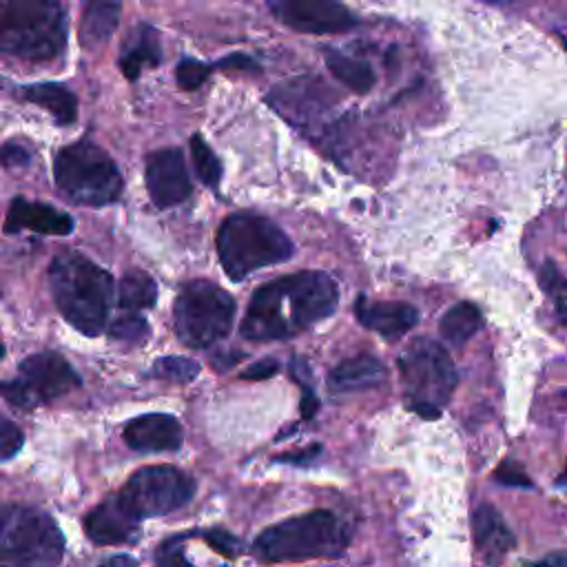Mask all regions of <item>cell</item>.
Returning <instances> with one entry per match:
<instances>
[{"label": "cell", "instance_id": "obj_1", "mask_svg": "<svg viewBox=\"0 0 567 567\" xmlns=\"http://www.w3.org/2000/svg\"><path fill=\"white\" fill-rule=\"evenodd\" d=\"M339 303L337 281L321 270H301L259 286L239 332L248 341L288 339L330 317Z\"/></svg>", "mask_w": 567, "mask_h": 567}, {"label": "cell", "instance_id": "obj_2", "mask_svg": "<svg viewBox=\"0 0 567 567\" xmlns=\"http://www.w3.org/2000/svg\"><path fill=\"white\" fill-rule=\"evenodd\" d=\"M49 286L60 315L86 337L106 328L113 303V277L80 252H62L49 266Z\"/></svg>", "mask_w": 567, "mask_h": 567}, {"label": "cell", "instance_id": "obj_3", "mask_svg": "<svg viewBox=\"0 0 567 567\" xmlns=\"http://www.w3.org/2000/svg\"><path fill=\"white\" fill-rule=\"evenodd\" d=\"M350 543V525L330 509H312L266 527L252 540L261 563L337 558Z\"/></svg>", "mask_w": 567, "mask_h": 567}, {"label": "cell", "instance_id": "obj_4", "mask_svg": "<svg viewBox=\"0 0 567 567\" xmlns=\"http://www.w3.org/2000/svg\"><path fill=\"white\" fill-rule=\"evenodd\" d=\"M64 42L66 18L58 0H0V53L49 62Z\"/></svg>", "mask_w": 567, "mask_h": 567}, {"label": "cell", "instance_id": "obj_5", "mask_svg": "<svg viewBox=\"0 0 567 567\" xmlns=\"http://www.w3.org/2000/svg\"><path fill=\"white\" fill-rule=\"evenodd\" d=\"M295 252L288 235L268 217L257 213H233L217 230V255L233 281L250 272L288 261Z\"/></svg>", "mask_w": 567, "mask_h": 567}, {"label": "cell", "instance_id": "obj_6", "mask_svg": "<svg viewBox=\"0 0 567 567\" xmlns=\"http://www.w3.org/2000/svg\"><path fill=\"white\" fill-rule=\"evenodd\" d=\"M64 536L55 520L31 505H0V567H58Z\"/></svg>", "mask_w": 567, "mask_h": 567}, {"label": "cell", "instance_id": "obj_7", "mask_svg": "<svg viewBox=\"0 0 567 567\" xmlns=\"http://www.w3.org/2000/svg\"><path fill=\"white\" fill-rule=\"evenodd\" d=\"M55 186L75 204L106 206L122 193V175L115 162L97 144L82 140L58 151L53 159Z\"/></svg>", "mask_w": 567, "mask_h": 567}, {"label": "cell", "instance_id": "obj_8", "mask_svg": "<svg viewBox=\"0 0 567 567\" xmlns=\"http://www.w3.org/2000/svg\"><path fill=\"white\" fill-rule=\"evenodd\" d=\"M408 405L423 419H436L456 388V368L443 346L432 339H414L399 357Z\"/></svg>", "mask_w": 567, "mask_h": 567}, {"label": "cell", "instance_id": "obj_9", "mask_svg": "<svg viewBox=\"0 0 567 567\" xmlns=\"http://www.w3.org/2000/svg\"><path fill=\"white\" fill-rule=\"evenodd\" d=\"M235 310V299L217 284L206 279L188 281L175 299V334L188 348H210L230 332Z\"/></svg>", "mask_w": 567, "mask_h": 567}, {"label": "cell", "instance_id": "obj_10", "mask_svg": "<svg viewBox=\"0 0 567 567\" xmlns=\"http://www.w3.org/2000/svg\"><path fill=\"white\" fill-rule=\"evenodd\" d=\"M195 494V481L173 465L140 467L117 494V503L140 523L184 507Z\"/></svg>", "mask_w": 567, "mask_h": 567}, {"label": "cell", "instance_id": "obj_11", "mask_svg": "<svg viewBox=\"0 0 567 567\" xmlns=\"http://www.w3.org/2000/svg\"><path fill=\"white\" fill-rule=\"evenodd\" d=\"M80 383V374L62 354L44 350L22 359L18 377L0 383V394L18 408H35L73 392Z\"/></svg>", "mask_w": 567, "mask_h": 567}, {"label": "cell", "instance_id": "obj_12", "mask_svg": "<svg viewBox=\"0 0 567 567\" xmlns=\"http://www.w3.org/2000/svg\"><path fill=\"white\" fill-rule=\"evenodd\" d=\"M268 7L284 24L301 33H341L357 24L339 0H268Z\"/></svg>", "mask_w": 567, "mask_h": 567}, {"label": "cell", "instance_id": "obj_13", "mask_svg": "<svg viewBox=\"0 0 567 567\" xmlns=\"http://www.w3.org/2000/svg\"><path fill=\"white\" fill-rule=\"evenodd\" d=\"M146 190L157 208L182 204L190 195V177L177 148H159L146 157Z\"/></svg>", "mask_w": 567, "mask_h": 567}, {"label": "cell", "instance_id": "obj_14", "mask_svg": "<svg viewBox=\"0 0 567 567\" xmlns=\"http://www.w3.org/2000/svg\"><path fill=\"white\" fill-rule=\"evenodd\" d=\"M126 445L135 452H175L184 441V430L173 414H140L124 425Z\"/></svg>", "mask_w": 567, "mask_h": 567}, {"label": "cell", "instance_id": "obj_15", "mask_svg": "<svg viewBox=\"0 0 567 567\" xmlns=\"http://www.w3.org/2000/svg\"><path fill=\"white\" fill-rule=\"evenodd\" d=\"M84 532L95 545H124L140 536V520L109 496L84 516Z\"/></svg>", "mask_w": 567, "mask_h": 567}, {"label": "cell", "instance_id": "obj_16", "mask_svg": "<svg viewBox=\"0 0 567 567\" xmlns=\"http://www.w3.org/2000/svg\"><path fill=\"white\" fill-rule=\"evenodd\" d=\"M354 315H357L359 323L379 332L385 339H396V337L405 334L419 321V312L410 303L372 301L363 295L354 301Z\"/></svg>", "mask_w": 567, "mask_h": 567}, {"label": "cell", "instance_id": "obj_17", "mask_svg": "<svg viewBox=\"0 0 567 567\" xmlns=\"http://www.w3.org/2000/svg\"><path fill=\"white\" fill-rule=\"evenodd\" d=\"M4 230L7 233L33 230V233H42V235H69L73 230V219L66 213H62L49 204L16 197L9 204Z\"/></svg>", "mask_w": 567, "mask_h": 567}, {"label": "cell", "instance_id": "obj_18", "mask_svg": "<svg viewBox=\"0 0 567 567\" xmlns=\"http://www.w3.org/2000/svg\"><path fill=\"white\" fill-rule=\"evenodd\" d=\"M472 534L478 554L487 563H498L503 556L516 545L514 534L509 532L507 523L503 520L501 512L494 509L489 503H483L472 514Z\"/></svg>", "mask_w": 567, "mask_h": 567}, {"label": "cell", "instance_id": "obj_19", "mask_svg": "<svg viewBox=\"0 0 567 567\" xmlns=\"http://www.w3.org/2000/svg\"><path fill=\"white\" fill-rule=\"evenodd\" d=\"M122 0H82L80 13V42L84 49L95 51L109 42L117 29Z\"/></svg>", "mask_w": 567, "mask_h": 567}, {"label": "cell", "instance_id": "obj_20", "mask_svg": "<svg viewBox=\"0 0 567 567\" xmlns=\"http://www.w3.org/2000/svg\"><path fill=\"white\" fill-rule=\"evenodd\" d=\"M159 60H162V49H159L157 31L151 24L142 22L126 35L117 64L128 80H135L142 73V69L157 66Z\"/></svg>", "mask_w": 567, "mask_h": 567}, {"label": "cell", "instance_id": "obj_21", "mask_svg": "<svg viewBox=\"0 0 567 567\" xmlns=\"http://www.w3.org/2000/svg\"><path fill=\"white\" fill-rule=\"evenodd\" d=\"M385 377L383 363L372 354H357L339 365H334L328 374V385L334 392H359L372 385H379Z\"/></svg>", "mask_w": 567, "mask_h": 567}, {"label": "cell", "instance_id": "obj_22", "mask_svg": "<svg viewBox=\"0 0 567 567\" xmlns=\"http://www.w3.org/2000/svg\"><path fill=\"white\" fill-rule=\"evenodd\" d=\"M22 97L47 109L53 120L58 124H71L75 122V115H78V100L75 95L62 86V84H55V82H44V84H31V86H24L22 89Z\"/></svg>", "mask_w": 567, "mask_h": 567}, {"label": "cell", "instance_id": "obj_23", "mask_svg": "<svg viewBox=\"0 0 567 567\" xmlns=\"http://www.w3.org/2000/svg\"><path fill=\"white\" fill-rule=\"evenodd\" d=\"M481 326H483V315L478 306H474L472 301H461L441 317L439 330L450 346H463L467 343L470 337L476 334Z\"/></svg>", "mask_w": 567, "mask_h": 567}, {"label": "cell", "instance_id": "obj_24", "mask_svg": "<svg viewBox=\"0 0 567 567\" xmlns=\"http://www.w3.org/2000/svg\"><path fill=\"white\" fill-rule=\"evenodd\" d=\"M157 301V284L144 270H128L117 281V306L122 310L153 308Z\"/></svg>", "mask_w": 567, "mask_h": 567}, {"label": "cell", "instance_id": "obj_25", "mask_svg": "<svg viewBox=\"0 0 567 567\" xmlns=\"http://www.w3.org/2000/svg\"><path fill=\"white\" fill-rule=\"evenodd\" d=\"M326 64L341 84H346L348 89H352L357 93H368L374 84V71L363 60L343 55L339 51H328L326 53Z\"/></svg>", "mask_w": 567, "mask_h": 567}, {"label": "cell", "instance_id": "obj_26", "mask_svg": "<svg viewBox=\"0 0 567 567\" xmlns=\"http://www.w3.org/2000/svg\"><path fill=\"white\" fill-rule=\"evenodd\" d=\"M190 157H193V164H195V171H197V177L215 188L221 179V164L215 155V151L206 144V140L202 135H193L190 137Z\"/></svg>", "mask_w": 567, "mask_h": 567}, {"label": "cell", "instance_id": "obj_27", "mask_svg": "<svg viewBox=\"0 0 567 567\" xmlns=\"http://www.w3.org/2000/svg\"><path fill=\"white\" fill-rule=\"evenodd\" d=\"M153 379H164V381H175V383H188L193 381L197 374H199V363L188 359V357H177V354H171V357H159L151 372H148Z\"/></svg>", "mask_w": 567, "mask_h": 567}, {"label": "cell", "instance_id": "obj_28", "mask_svg": "<svg viewBox=\"0 0 567 567\" xmlns=\"http://www.w3.org/2000/svg\"><path fill=\"white\" fill-rule=\"evenodd\" d=\"M540 286L554 303L556 319L567 326V279L558 272L554 261H545L540 268Z\"/></svg>", "mask_w": 567, "mask_h": 567}, {"label": "cell", "instance_id": "obj_29", "mask_svg": "<svg viewBox=\"0 0 567 567\" xmlns=\"http://www.w3.org/2000/svg\"><path fill=\"white\" fill-rule=\"evenodd\" d=\"M148 323L144 317L135 315V312H126L122 317H117L111 328H109V337L117 339V341H126V343H142L148 337Z\"/></svg>", "mask_w": 567, "mask_h": 567}, {"label": "cell", "instance_id": "obj_30", "mask_svg": "<svg viewBox=\"0 0 567 567\" xmlns=\"http://www.w3.org/2000/svg\"><path fill=\"white\" fill-rule=\"evenodd\" d=\"M290 374H292V379L301 388V414H303V419H312L315 412L319 410V399H317V394H315V390L310 385V370H308L306 361L295 357L290 361Z\"/></svg>", "mask_w": 567, "mask_h": 567}, {"label": "cell", "instance_id": "obj_31", "mask_svg": "<svg viewBox=\"0 0 567 567\" xmlns=\"http://www.w3.org/2000/svg\"><path fill=\"white\" fill-rule=\"evenodd\" d=\"M184 538H186V534L164 538L162 545L155 549V565H157V567H193V565L186 560L184 549H182Z\"/></svg>", "mask_w": 567, "mask_h": 567}, {"label": "cell", "instance_id": "obj_32", "mask_svg": "<svg viewBox=\"0 0 567 567\" xmlns=\"http://www.w3.org/2000/svg\"><path fill=\"white\" fill-rule=\"evenodd\" d=\"M210 73V66H206L204 62L199 60H193V58H184L179 64H177V71H175V78H177V84L179 89L184 91H195L204 84V80L208 78Z\"/></svg>", "mask_w": 567, "mask_h": 567}, {"label": "cell", "instance_id": "obj_33", "mask_svg": "<svg viewBox=\"0 0 567 567\" xmlns=\"http://www.w3.org/2000/svg\"><path fill=\"white\" fill-rule=\"evenodd\" d=\"M24 443L22 430L0 412V463L13 458Z\"/></svg>", "mask_w": 567, "mask_h": 567}, {"label": "cell", "instance_id": "obj_34", "mask_svg": "<svg viewBox=\"0 0 567 567\" xmlns=\"http://www.w3.org/2000/svg\"><path fill=\"white\" fill-rule=\"evenodd\" d=\"M204 540L221 556L226 558H235L237 554H241V540L237 536H233L230 532L221 529V527H213V529H206L204 534Z\"/></svg>", "mask_w": 567, "mask_h": 567}, {"label": "cell", "instance_id": "obj_35", "mask_svg": "<svg viewBox=\"0 0 567 567\" xmlns=\"http://www.w3.org/2000/svg\"><path fill=\"white\" fill-rule=\"evenodd\" d=\"M494 478H496L501 485H507V487H534V485H532V478L525 474L523 465L516 463V461H503V463L496 467Z\"/></svg>", "mask_w": 567, "mask_h": 567}, {"label": "cell", "instance_id": "obj_36", "mask_svg": "<svg viewBox=\"0 0 567 567\" xmlns=\"http://www.w3.org/2000/svg\"><path fill=\"white\" fill-rule=\"evenodd\" d=\"M277 370H279V361L272 357H266V359H259L257 363H250L246 370L239 372V377L250 381H264V379H270Z\"/></svg>", "mask_w": 567, "mask_h": 567}, {"label": "cell", "instance_id": "obj_37", "mask_svg": "<svg viewBox=\"0 0 567 567\" xmlns=\"http://www.w3.org/2000/svg\"><path fill=\"white\" fill-rule=\"evenodd\" d=\"M27 162H29V155H27V151L22 146L11 144V142L0 146V164L2 166L13 168V166H24Z\"/></svg>", "mask_w": 567, "mask_h": 567}, {"label": "cell", "instance_id": "obj_38", "mask_svg": "<svg viewBox=\"0 0 567 567\" xmlns=\"http://www.w3.org/2000/svg\"><path fill=\"white\" fill-rule=\"evenodd\" d=\"M319 452H321V445H308V447H303V450H299V452L284 454V456H279L277 461H281V463H292V465H308Z\"/></svg>", "mask_w": 567, "mask_h": 567}, {"label": "cell", "instance_id": "obj_39", "mask_svg": "<svg viewBox=\"0 0 567 567\" xmlns=\"http://www.w3.org/2000/svg\"><path fill=\"white\" fill-rule=\"evenodd\" d=\"M219 66H233V69H255V62L246 55H239V53H233L230 58L221 60Z\"/></svg>", "mask_w": 567, "mask_h": 567}, {"label": "cell", "instance_id": "obj_40", "mask_svg": "<svg viewBox=\"0 0 567 567\" xmlns=\"http://www.w3.org/2000/svg\"><path fill=\"white\" fill-rule=\"evenodd\" d=\"M102 567H137V560L133 556L120 554V556H109L102 560Z\"/></svg>", "mask_w": 567, "mask_h": 567}, {"label": "cell", "instance_id": "obj_41", "mask_svg": "<svg viewBox=\"0 0 567 567\" xmlns=\"http://www.w3.org/2000/svg\"><path fill=\"white\" fill-rule=\"evenodd\" d=\"M529 567H567V551L545 556L543 560H538V563H534V565H529Z\"/></svg>", "mask_w": 567, "mask_h": 567}, {"label": "cell", "instance_id": "obj_42", "mask_svg": "<svg viewBox=\"0 0 567 567\" xmlns=\"http://www.w3.org/2000/svg\"><path fill=\"white\" fill-rule=\"evenodd\" d=\"M556 485H558V487H567V467H565V470L560 472V476L556 478Z\"/></svg>", "mask_w": 567, "mask_h": 567}, {"label": "cell", "instance_id": "obj_43", "mask_svg": "<svg viewBox=\"0 0 567 567\" xmlns=\"http://www.w3.org/2000/svg\"><path fill=\"white\" fill-rule=\"evenodd\" d=\"M4 354V346H2V341H0V357Z\"/></svg>", "mask_w": 567, "mask_h": 567}]
</instances>
